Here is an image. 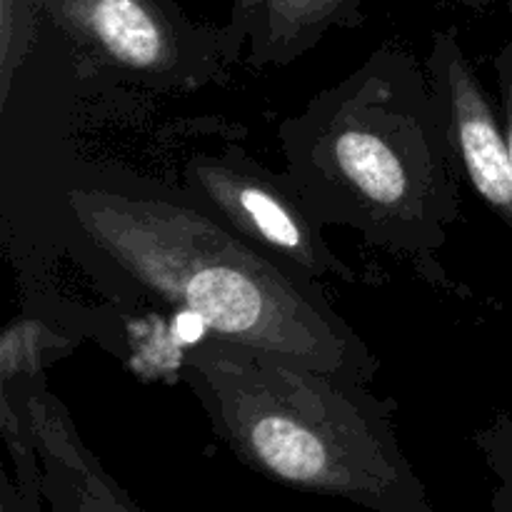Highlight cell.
Instances as JSON below:
<instances>
[{"label": "cell", "instance_id": "obj_1", "mask_svg": "<svg viewBox=\"0 0 512 512\" xmlns=\"http://www.w3.org/2000/svg\"><path fill=\"white\" fill-rule=\"evenodd\" d=\"M283 183L320 225L425 265L460 220V175L425 63L383 45L278 128Z\"/></svg>", "mask_w": 512, "mask_h": 512}, {"label": "cell", "instance_id": "obj_2", "mask_svg": "<svg viewBox=\"0 0 512 512\" xmlns=\"http://www.w3.org/2000/svg\"><path fill=\"white\" fill-rule=\"evenodd\" d=\"M85 238L145 290L195 315L210 338L370 383L380 363L313 278L210 210L108 188H70Z\"/></svg>", "mask_w": 512, "mask_h": 512}, {"label": "cell", "instance_id": "obj_3", "mask_svg": "<svg viewBox=\"0 0 512 512\" xmlns=\"http://www.w3.org/2000/svg\"><path fill=\"white\" fill-rule=\"evenodd\" d=\"M180 373L215 438L253 473L373 512H438L368 383L205 335Z\"/></svg>", "mask_w": 512, "mask_h": 512}, {"label": "cell", "instance_id": "obj_4", "mask_svg": "<svg viewBox=\"0 0 512 512\" xmlns=\"http://www.w3.org/2000/svg\"><path fill=\"white\" fill-rule=\"evenodd\" d=\"M183 183L205 210L298 273L313 280L370 283L368 275L330 248L325 225L308 213L283 178L243 148L225 145L215 153H195L183 168Z\"/></svg>", "mask_w": 512, "mask_h": 512}, {"label": "cell", "instance_id": "obj_5", "mask_svg": "<svg viewBox=\"0 0 512 512\" xmlns=\"http://www.w3.org/2000/svg\"><path fill=\"white\" fill-rule=\"evenodd\" d=\"M40 13L105 68L163 90L208 83L223 48L158 0H38Z\"/></svg>", "mask_w": 512, "mask_h": 512}, {"label": "cell", "instance_id": "obj_6", "mask_svg": "<svg viewBox=\"0 0 512 512\" xmlns=\"http://www.w3.org/2000/svg\"><path fill=\"white\" fill-rule=\"evenodd\" d=\"M425 70L460 180L512 233V163L503 120L458 30L445 28L433 35Z\"/></svg>", "mask_w": 512, "mask_h": 512}, {"label": "cell", "instance_id": "obj_7", "mask_svg": "<svg viewBox=\"0 0 512 512\" xmlns=\"http://www.w3.org/2000/svg\"><path fill=\"white\" fill-rule=\"evenodd\" d=\"M23 413L40 463V493L53 512H145L128 490L103 468L85 445L68 408L43 378L10 385Z\"/></svg>", "mask_w": 512, "mask_h": 512}, {"label": "cell", "instance_id": "obj_8", "mask_svg": "<svg viewBox=\"0 0 512 512\" xmlns=\"http://www.w3.org/2000/svg\"><path fill=\"white\" fill-rule=\"evenodd\" d=\"M358 13L360 0H265L250 38V63L290 65L333 28L353 25Z\"/></svg>", "mask_w": 512, "mask_h": 512}, {"label": "cell", "instance_id": "obj_9", "mask_svg": "<svg viewBox=\"0 0 512 512\" xmlns=\"http://www.w3.org/2000/svg\"><path fill=\"white\" fill-rule=\"evenodd\" d=\"M70 350L73 340L43 320H13L0 335V388L43 378V370Z\"/></svg>", "mask_w": 512, "mask_h": 512}, {"label": "cell", "instance_id": "obj_10", "mask_svg": "<svg viewBox=\"0 0 512 512\" xmlns=\"http://www.w3.org/2000/svg\"><path fill=\"white\" fill-rule=\"evenodd\" d=\"M38 15V0H0V110L8 105L15 75L28 58Z\"/></svg>", "mask_w": 512, "mask_h": 512}, {"label": "cell", "instance_id": "obj_11", "mask_svg": "<svg viewBox=\"0 0 512 512\" xmlns=\"http://www.w3.org/2000/svg\"><path fill=\"white\" fill-rule=\"evenodd\" d=\"M473 443L493 475L490 512H512V415H498L473 435Z\"/></svg>", "mask_w": 512, "mask_h": 512}, {"label": "cell", "instance_id": "obj_12", "mask_svg": "<svg viewBox=\"0 0 512 512\" xmlns=\"http://www.w3.org/2000/svg\"><path fill=\"white\" fill-rule=\"evenodd\" d=\"M15 465V478L0 475V512H43L40 493V463L33 440H15L8 445Z\"/></svg>", "mask_w": 512, "mask_h": 512}, {"label": "cell", "instance_id": "obj_13", "mask_svg": "<svg viewBox=\"0 0 512 512\" xmlns=\"http://www.w3.org/2000/svg\"><path fill=\"white\" fill-rule=\"evenodd\" d=\"M493 70H495V80H498L500 120H503L505 143H508V153L512 163V40L495 53Z\"/></svg>", "mask_w": 512, "mask_h": 512}, {"label": "cell", "instance_id": "obj_14", "mask_svg": "<svg viewBox=\"0 0 512 512\" xmlns=\"http://www.w3.org/2000/svg\"><path fill=\"white\" fill-rule=\"evenodd\" d=\"M265 0H233V20H230V40L238 48L240 43H245L253 38V30L258 25L260 13H263Z\"/></svg>", "mask_w": 512, "mask_h": 512}, {"label": "cell", "instance_id": "obj_15", "mask_svg": "<svg viewBox=\"0 0 512 512\" xmlns=\"http://www.w3.org/2000/svg\"><path fill=\"white\" fill-rule=\"evenodd\" d=\"M463 3L470 5V8H475V10H483V8H488L493 0H463Z\"/></svg>", "mask_w": 512, "mask_h": 512}, {"label": "cell", "instance_id": "obj_16", "mask_svg": "<svg viewBox=\"0 0 512 512\" xmlns=\"http://www.w3.org/2000/svg\"><path fill=\"white\" fill-rule=\"evenodd\" d=\"M508 3H510V10H512V0H508Z\"/></svg>", "mask_w": 512, "mask_h": 512}]
</instances>
